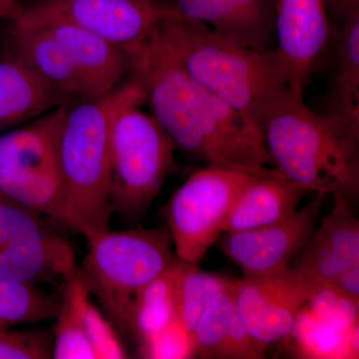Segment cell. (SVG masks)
Segmentation results:
<instances>
[{
  "label": "cell",
  "mask_w": 359,
  "mask_h": 359,
  "mask_svg": "<svg viewBox=\"0 0 359 359\" xmlns=\"http://www.w3.org/2000/svg\"><path fill=\"white\" fill-rule=\"evenodd\" d=\"M158 26V25H157ZM145 82L151 115L184 154L249 175L269 173L264 142L230 106L189 76L157 27L124 49Z\"/></svg>",
  "instance_id": "1"
},
{
  "label": "cell",
  "mask_w": 359,
  "mask_h": 359,
  "mask_svg": "<svg viewBox=\"0 0 359 359\" xmlns=\"http://www.w3.org/2000/svg\"><path fill=\"white\" fill-rule=\"evenodd\" d=\"M147 102L140 74L131 70L114 88L66 105L57 145L59 174L65 193L63 224L88 241L108 230L109 137L116 116Z\"/></svg>",
  "instance_id": "2"
},
{
  "label": "cell",
  "mask_w": 359,
  "mask_h": 359,
  "mask_svg": "<svg viewBox=\"0 0 359 359\" xmlns=\"http://www.w3.org/2000/svg\"><path fill=\"white\" fill-rule=\"evenodd\" d=\"M157 32L189 76L228 104L263 140L264 113L290 93L275 49L236 43L182 18L161 21Z\"/></svg>",
  "instance_id": "3"
},
{
  "label": "cell",
  "mask_w": 359,
  "mask_h": 359,
  "mask_svg": "<svg viewBox=\"0 0 359 359\" xmlns=\"http://www.w3.org/2000/svg\"><path fill=\"white\" fill-rule=\"evenodd\" d=\"M264 148L275 169L308 193L359 196V138L332 116L309 109L302 97H282L261 123Z\"/></svg>",
  "instance_id": "4"
},
{
  "label": "cell",
  "mask_w": 359,
  "mask_h": 359,
  "mask_svg": "<svg viewBox=\"0 0 359 359\" xmlns=\"http://www.w3.org/2000/svg\"><path fill=\"white\" fill-rule=\"evenodd\" d=\"M87 242L88 255L80 269L85 285L116 327L128 334L135 297L176 259L171 233L168 228L108 229Z\"/></svg>",
  "instance_id": "5"
},
{
  "label": "cell",
  "mask_w": 359,
  "mask_h": 359,
  "mask_svg": "<svg viewBox=\"0 0 359 359\" xmlns=\"http://www.w3.org/2000/svg\"><path fill=\"white\" fill-rule=\"evenodd\" d=\"M175 145L151 114L133 106L116 116L109 137V197L113 211L142 216L174 164Z\"/></svg>",
  "instance_id": "6"
},
{
  "label": "cell",
  "mask_w": 359,
  "mask_h": 359,
  "mask_svg": "<svg viewBox=\"0 0 359 359\" xmlns=\"http://www.w3.org/2000/svg\"><path fill=\"white\" fill-rule=\"evenodd\" d=\"M252 175L207 165L186 180L167 203L164 212L175 254L200 266L223 233L238 194Z\"/></svg>",
  "instance_id": "7"
},
{
  "label": "cell",
  "mask_w": 359,
  "mask_h": 359,
  "mask_svg": "<svg viewBox=\"0 0 359 359\" xmlns=\"http://www.w3.org/2000/svg\"><path fill=\"white\" fill-rule=\"evenodd\" d=\"M181 18L176 6L147 0H36L18 6L9 20L18 22L55 20L94 33L123 50L139 43L161 21Z\"/></svg>",
  "instance_id": "8"
},
{
  "label": "cell",
  "mask_w": 359,
  "mask_h": 359,
  "mask_svg": "<svg viewBox=\"0 0 359 359\" xmlns=\"http://www.w3.org/2000/svg\"><path fill=\"white\" fill-rule=\"evenodd\" d=\"M34 214L14 203L0 202V273L29 285L45 283L61 289L78 271L74 250Z\"/></svg>",
  "instance_id": "9"
},
{
  "label": "cell",
  "mask_w": 359,
  "mask_h": 359,
  "mask_svg": "<svg viewBox=\"0 0 359 359\" xmlns=\"http://www.w3.org/2000/svg\"><path fill=\"white\" fill-rule=\"evenodd\" d=\"M321 285L294 268L236 280L233 297L248 334L262 351L289 342L302 309Z\"/></svg>",
  "instance_id": "10"
},
{
  "label": "cell",
  "mask_w": 359,
  "mask_h": 359,
  "mask_svg": "<svg viewBox=\"0 0 359 359\" xmlns=\"http://www.w3.org/2000/svg\"><path fill=\"white\" fill-rule=\"evenodd\" d=\"M327 196L314 193L311 201L280 223L250 230L224 233L216 244L224 256L242 269L244 276L280 273L313 238Z\"/></svg>",
  "instance_id": "11"
},
{
  "label": "cell",
  "mask_w": 359,
  "mask_h": 359,
  "mask_svg": "<svg viewBox=\"0 0 359 359\" xmlns=\"http://www.w3.org/2000/svg\"><path fill=\"white\" fill-rule=\"evenodd\" d=\"M275 49L285 71L290 93L304 90L327 53L335 33L325 0H273Z\"/></svg>",
  "instance_id": "12"
},
{
  "label": "cell",
  "mask_w": 359,
  "mask_h": 359,
  "mask_svg": "<svg viewBox=\"0 0 359 359\" xmlns=\"http://www.w3.org/2000/svg\"><path fill=\"white\" fill-rule=\"evenodd\" d=\"M294 268L330 285L349 266L359 264V222L351 200L334 196V205L320 219L308 245L297 252Z\"/></svg>",
  "instance_id": "13"
},
{
  "label": "cell",
  "mask_w": 359,
  "mask_h": 359,
  "mask_svg": "<svg viewBox=\"0 0 359 359\" xmlns=\"http://www.w3.org/2000/svg\"><path fill=\"white\" fill-rule=\"evenodd\" d=\"M175 6L184 20L236 43L269 49L276 39L273 0H177Z\"/></svg>",
  "instance_id": "14"
},
{
  "label": "cell",
  "mask_w": 359,
  "mask_h": 359,
  "mask_svg": "<svg viewBox=\"0 0 359 359\" xmlns=\"http://www.w3.org/2000/svg\"><path fill=\"white\" fill-rule=\"evenodd\" d=\"M11 25L40 26L50 33L67 52L94 96L114 88L127 73L131 72L126 52L102 37L77 26L55 20L36 22L11 20Z\"/></svg>",
  "instance_id": "15"
},
{
  "label": "cell",
  "mask_w": 359,
  "mask_h": 359,
  "mask_svg": "<svg viewBox=\"0 0 359 359\" xmlns=\"http://www.w3.org/2000/svg\"><path fill=\"white\" fill-rule=\"evenodd\" d=\"M306 190L276 169L252 175L243 187L226 219L224 233H235L280 223L289 219Z\"/></svg>",
  "instance_id": "16"
},
{
  "label": "cell",
  "mask_w": 359,
  "mask_h": 359,
  "mask_svg": "<svg viewBox=\"0 0 359 359\" xmlns=\"http://www.w3.org/2000/svg\"><path fill=\"white\" fill-rule=\"evenodd\" d=\"M74 100L46 83L16 54L0 59V130Z\"/></svg>",
  "instance_id": "17"
},
{
  "label": "cell",
  "mask_w": 359,
  "mask_h": 359,
  "mask_svg": "<svg viewBox=\"0 0 359 359\" xmlns=\"http://www.w3.org/2000/svg\"><path fill=\"white\" fill-rule=\"evenodd\" d=\"M233 285L216 295L198 320L191 334L194 358H264V351L250 339L236 309Z\"/></svg>",
  "instance_id": "18"
},
{
  "label": "cell",
  "mask_w": 359,
  "mask_h": 359,
  "mask_svg": "<svg viewBox=\"0 0 359 359\" xmlns=\"http://www.w3.org/2000/svg\"><path fill=\"white\" fill-rule=\"evenodd\" d=\"M11 42L13 53L46 83L74 99L94 97L62 45L44 28L11 25Z\"/></svg>",
  "instance_id": "19"
},
{
  "label": "cell",
  "mask_w": 359,
  "mask_h": 359,
  "mask_svg": "<svg viewBox=\"0 0 359 359\" xmlns=\"http://www.w3.org/2000/svg\"><path fill=\"white\" fill-rule=\"evenodd\" d=\"M334 42V74L328 89L327 115L359 138V6L341 18Z\"/></svg>",
  "instance_id": "20"
},
{
  "label": "cell",
  "mask_w": 359,
  "mask_h": 359,
  "mask_svg": "<svg viewBox=\"0 0 359 359\" xmlns=\"http://www.w3.org/2000/svg\"><path fill=\"white\" fill-rule=\"evenodd\" d=\"M67 104L35 118L23 128L0 135V170L59 171L58 139Z\"/></svg>",
  "instance_id": "21"
},
{
  "label": "cell",
  "mask_w": 359,
  "mask_h": 359,
  "mask_svg": "<svg viewBox=\"0 0 359 359\" xmlns=\"http://www.w3.org/2000/svg\"><path fill=\"white\" fill-rule=\"evenodd\" d=\"M185 263L178 257L135 297L128 334L143 346L178 318L179 283Z\"/></svg>",
  "instance_id": "22"
},
{
  "label": "cell",
  "mask_w": 359,
  "mask_h": 359,
  "mask_svg": "<svg viewBox=\"0 0 359 359\" xmlns=\"http://www.w3.org/2000/svg\"><path fill=\"white\" fill-rule=\"evenodd\" d=\"M60 290V302L55 316L52 342V358L95 359L80 313L82 297L89 290L79 269L65 283Z\"/></svg>",
  "instance_id": "23"
},
{
  "label": "cell",
  "mask_w": 359,
  "mask_h": 359,
  "mask_svg": "<svg viewBox=\"0 0 359 359\" xmlns=\"http://www.w3.org/2000/svg\"><path fill=\"white\" fill-rule=\"evenodd\" d=\"M60 297L0 273V327L55 318Z\"/></svg>",
  "instance_id": "24"
},
{
  "label": "cell",
  "mask_w": 359,
  "mask_h": 359,
  "mask_svg": "<svg viewBox=\"0 0 359 359\" xmlns=\"http://www.w3.org/2000/svg\"><path fill=\"white\" fill-rule=\"evenodd\" d=\"M235 280L185 263L180 278L178 318L190 335L214 297L231 289Z\"/></svg>",
  "instance_id": "25"
},
{
  "label": "cell",
  "mask_w": 359,
  "mask_h": 359,
  "mask_svg": "<svg viewBox=\"0 0 359 359\" xmlns=\"http://www.w3.org/2000/svg\"><path fill=\"white\" fill-rule=\"evenodd\" d=\"M80 313L85 332L96 358L124 359L129 358L128 351L123 344L112 323L101 313L100 309L90 301V294L82 297Z\"/></svg>",
  "instance_id": "26"
},
{
  "label": "cell",
  "mask_w": 359,
  "mask_h": 359,
  "mask_svg": "<svg viewBox=\"0 0 359 359\" xmlns=\"http://www.w3.org/2000/svg\"><path fill=\"white\" fill-rule=\"evenodd\" d=\"M45 358H52V342L44 330L0 327V359Z\"/></svg>",
  "instance_id": "27"
},
{
  "label": "cell",
  "mask_w": 359,
  "mask_h": 359,
  "mask_svg": "<svg viewBox=\"0 0 359 359\" xmlns=\"http://www.w3.org/2000/svg\"><path fill=\"white\" fill-rule=\"evenodd\" d=\"M139 348L144 358H194L192 339L178 318Z\"/></svg>",
  "instance_id": "28"
},
{
  "label": "cell",
  "mask_w": 359,
  "mask_h": 359,
  "mask_svg": "<svg viewBox=\"0 0 359 359\" xmlns=\"http://www.w3.org/2000/svg\"><path fill=\"white\" fill-rule=\"evenodd\" d=\"M332 287L339 290L353 302H359V264L349 266L340 273L339 278L332 283Z\"/></svg>",
  "instance_id": "29"
},
{
  "label": "cell",
  "mask_w": 359,
  "mask_h": 359,
  "mask_svg": "<svg viewBox=\"0 0 359 359\" xmlns=\"http://www.w3.org/2000/svg\"><path fill=\"white\" fill-rule=\"evenodd\" d=\"M325 1L328 14L332 13L340 20L351 9L359 6V0H325Z\"/></svg>",
  "instance_id": "30"
},
{
  "label": "cell",
  "mask_w": 359,
  "mask_h": 359,
  "mask_svg": "<svg viewBox=\"0 0 359 359\" xmlns=\"http://www.w3.org/2000/svg\"><path fill=\"white\" fill-rule=\"evenodd\" d=\"M20 6L18 0H0V20L8 18Z\"/></svg>",
  "instance_id": "31"
},
{
  "label": "cell",
  "mask_w": 359,
  "mask_h": 359,
  "mask_svg": "<svg viewBox=\"0 0 359 359\" xmlns=\"http://www.w3.org/2000/svg\"><path fill=\"white\" fill-rule=\"evenodd\" d=\"M149 2H152V4H160L159 0H147Z\"/></svg>",
  "instance_id": "32"
},
{
  "label": "cell",
  "mask_w": 359,
  "mask_h": 359,
  "mask_svg": "<svg viewBox=\"0 0 359 359\" xmlns=\"http://www.w3.org/2000/svg\"><path fill=\"white\" fill-rule=\"evenodd\" d=\"M1 201H2V200H1V197H0V202H1Z\"/></svg>",
  "instance_id": "33"
}]
</instances>
